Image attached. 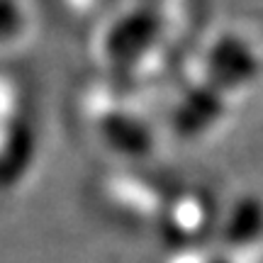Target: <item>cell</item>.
Masks as SVG:
<instances>
[{"label":"cell","instance_id":"3957f363","mask_svg":"<svg viewBox=\"0 0 263 263\" xmlns=\"http://www.w3.org/2000/svg\"><path fill=\"white\" fill-rule=\"evenodd\" d=\"M227 105H229V98L224 93H219L205 81H197L176 98L168 115V124L173 134L180 139H205L224 122L229 112Z\"/></svg>","mask_w":263,"mask_h":263},{"label":"cell","instance_id":"5b68a950","mask_svg":"<svg viewBox=\"0 0 263 263\" xmlns=\"http://www.w3.org/2000/svg\"><path fill=\"white\" fill-rule=\"evenodd\" d=\"M103 137L110 144V149L139 156L141 151L149 149L151 132L144 120L129 112H112L103 122Z\"/></svg>","mask_w":263,"mask_h":263},{"label":"cell","instance_id":"277c9868","mask_svg":"<svg viewBox=\"0 0 263 263\" xmlns=\"http://www.w3.org/2000/svg\"><path fill=\"white\" fill-rule=\"evenodd\" d=\"M222 239L232 249H249L263 239V202L258 197H241L222 217Z\"/></svg>","mask_w":263,"mask_h":263},{"label":"cell","instance_id":"6da1fadb","mask_svg":"<svg viewBox=\"0 0 263 263\" xmlns=\"http://www.w3.org/2000/svg\"><path fill=\"white\" fill-rule=\"evenodd\" d=\"M163 17L151 8H129L110 22L103 34V57L117 71L144 64L163 39Z\"/></svg>","mask_w":263,"mask_h":263},{"label":"cell","instance_id":"8992f818","mask_svg":"<svg viewBox=\"0 0 263 263\" xmlns=\"http://www.w3.org/2000/svg\"><path fill=\"white\" fill-rule=\"evenodd\" d=\"M27 17L20 0H0V47L15 44L25 32Z\"/></svg>","mask_w":263,"mask_h":263},{"label":"cell","instance_id":"52a82bcc","mask_svg":"<svg viewBox=\"0 0 263 263\" xmlns=\"http://www.w3.org/2000/svg\"><path fill=\"white\" fill-rule=\"evenodd\" d=\"M197 263H234V261L224 254H217V256H207V258H202V261H197Z\"/></svg>","mask_w":263,"mask_h":263},{"label":"cell","instance_id":"7a4b0ae2","mask_svg":"<svg viewBox=\"0 0 263 263\" xmlns=\"http://www.w3.org/2000/svg\"><path fill=\"white\" fill-rule=\"evenodd\" d=\"M263 61L256 47L239 32L217 34L202 57V81L227 98L249 90L261 78Z\"/></svg>","mask_w":263,"mask_h":263}]
</instances>
